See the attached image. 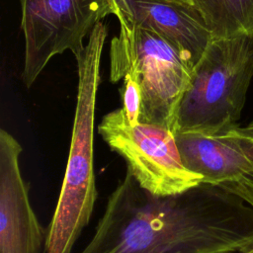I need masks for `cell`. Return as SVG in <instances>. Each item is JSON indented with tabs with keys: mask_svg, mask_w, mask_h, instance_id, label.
<instances>
[{
	"mask_svg": "<svg viewBox=\"0 0 253 253\" xmlns=\"http://www.w3.org/2000/svg\"><path fill=\"white\" fill-rule=\"evenodd\" d=\"M172 1H176V2H180V3H186L184 0H172ZM189 4V3H188Z\"/></svg>",
	"mask_w": 253,
	"mask_h": 253,
	"instance_id": "cell-13",
	"label": "cell"
},
{
	"mask_svg": "<svg viewBox=\"0 0 253 253\" xmlns=\"http://www.w3.org/2000/svg\"><path fill=\"white\" fill-rule=\"evenodd\" d=\"M117 18L151 30L175 45L195 66L211 36L193 4L172 0H112Z\"/></svg>",
	"mask_w": 253,
	"mask_h": 253,
	"instance_id": "cell-8",
	"label": "cell"
},
{
	"mask_svg": "<svg viewBox=\"0 0 253 253\" xmlns=\"http://www.w3.org/2000/svg\"><path fill=\"white\" fill-rule=\"evenodd\" d=\"M211 39L253 38V0H192Z\"/></svg>",
	"mask_w": 253,
	"mask_h": 253,
	"instance_id": "cell-9",
	"label": "cell"
},
{
	"mask_svg": "<svg viewBox=\"0 0 253 253\" xmlns=\"http://www.w3.org/2000/svg\"><path fill=\"white\" fill-rule=\"evenodd\" d=\"M239 130L242 134H244V135L253 139V121L245 127H240L239 126Z\"/></svg>",
	"mask_w": 253,
	"mask_h": 253,
	"instance_id": "cell-11",
	"label": "cell"
},
{
	"mask_svg": "<svg viewBox=\"0 0 253 253\" xmlns=\"http://www.w3.org/2000/svg\"><path fill=\"white\" fill-rule=\"evenodd\" d=\"M25 39L23 81L33 85L48 61L84 47V38L105 17L115 13L112 0H20Z\"/></svg>",
	"mask_w": 253,
	"mask_h": 253,
	"instance_id": "cell-5",
	"label": "cell"
},
{
	"mask_svg": "<svg viewBox=\"0 0 253 253\" xmlns=\"http://www.w3.org/2000/svg\"><path fill=\"white\" fill-rule=\"evenodd\" d=\"M253 245V207L201 183L175 196L141 188L126 170L80 253H233Z\"/></svg>",
	"mask_w": 253,
	"mask_h": 253,
	"instance_id": "cell-1",
	"label": "cell"
},
{
	"mask_svg": "<svg viewBox=\"0 0 253 253\" xmlns=\"http://www.w3.org/2000/svg\"><path fill=\"white\" fill-rule=\"evenodd\" d=\"M123 86L121 88V95L123 100V111L131 125L139 123L141 96L140 90L136 82L129 74L123 77Z\"/></svg>",
	"mask_w": 253,
	"mask_h": 253,
	"instance_id": "cell-10",
	"label": "cell"
},
{
	"mask_svg": "<svg viewBox=\"0 0 253 253\" xmlns=\"http://www.w3.org/2000/svg\"><path fill=\"white\" fill-rule=\"evenodd\" d=\"M98 132L122 156L138 185L159 197L185 193L203 182L184 165L172 130L155 125H131L123 109L107 114Z\"/></svg>",
	"mask_w": 253,
	"mask_h": 253,
	"instance_id": "cell-4",
	"label": "cell"
},
{
	"mask_svg": "<svg viewBox=\"0 0 253 253\" xmlns=\"http://www.w3.org/2000/svg\"><path fill=\"white\" fill-rule=\"evenodd\" d=\"M252 77L253 38L211 39L192 70L174 132L238 126Z\"/></svg>",
	"mask_w": 253,
	"mask_h": 253,
	"instance_id": "cell-3",
	"label": "cell"
},
{
	"mask_svg": "<svg viewBox=\"0 0 253 253\" xmlns=\"http://www.w3.org/2000/svg\"><path fill=\"white\" fill-rule=\"evenodd\" d=\"M186 168L253 207V139L239 126L216 132H174Z\"/></svg>",
	"mask_w": 253,
	"mask_h": 253,
	"instance_id": "cell-6",
	"label": "cell"
},
{
	"mask_svg": "<svg viewBox=\"0 0 253 253\" xmlns=\"http://www.w3.org/2000/svg\"><path fill=\"white\" fill-rule=\"evenodd\" d=\"M242 253H253V245H252L249 249H247L246 251H244V252H242Z\"/></svg>",
	"mask_w": 253,
	"mask_h": 253,
	"instance_id": "cell-12",
	"label": "cell"
},
{
	"mask_svg": "<svg viewBox=\"0 0 253 253\" xmlns=\"http://www.w3.org/2000/svg\"><path fill=\"white\" fill-rule=\"evenodd\" d=\"M23 148L0 130V253H41L45 234L32 207L19 158Z\"/></svg>",
	"mask_w": 253,
	"mask_h": 253,
	"instance_id": "cell-7",
	"label": "cell"
},
{
	"mask_svg": "<svg viewBox=\"0 0 253 253\" xmlns=\"http://www.w3.org/2000/svg\"><path fill=\"white\" fill-rule=\"evenodd\" d=\"M120 32L110 46V80L129 74L140 90V124L174 132L177 114L194 65L157 33L118 18Z\"/></svg>",
	"mask_w": 253,
	"mask_h": 253,
	"instance_id": "cell-2",
	"label": "cell"
}]
</instances>
